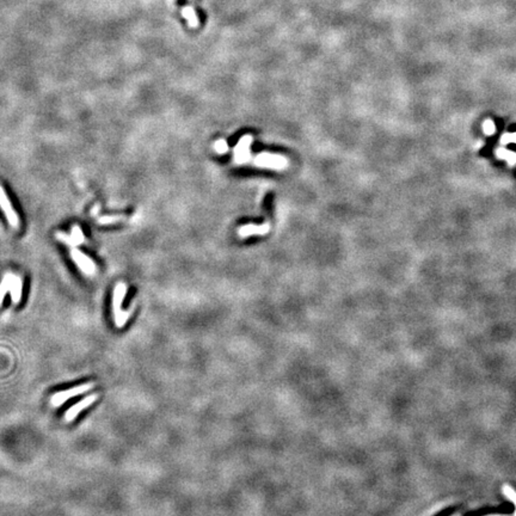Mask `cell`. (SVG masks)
<instances>
[{
	"label": "cell",
	"instance_id": "obj_1",
	"mask_svg": "<svg viewBox=\"0 0 516 516\" xmlns=\"http://www.w3.org/2000/svg\"><path fill=\"white\" fill-rule=\"evenodd\" d=\"M253 165L258 168L283 170L288 166V159L280 154H271L268 152H262L253 158Z\"/></svg>",
	"mask_w": 516,
	"mask_h": 516
},
{
	"label": "cell",
	"instance_id": "obj_2",
	"mask_svg": "<svg viewBox=\"0 0 516 516\" xmlns=\"http://www.w3.org/2000/svg\"><path fill=\"white\" fill-rule=\"evenodd\" d=\"M94 386L93 382H86L83 383V385L72 387V389L63 390V391L56 392L52 398H50V403L54 407H60L62 404H64L67 400L71 398H74V397L83 395V393L89 392L90 390H92Z\"/></svg>",
	"mask_w": 516,
	"mask_h": 516
},
{
	"label": "cell",
	"instance_id": "obj_3",
	"mask_svg": "<svg viewBox=\"0 0 516 516\" xmlns=\"http://www.w3.org/2000/svg\"><path fill=\"white\" fill-rule=\"evenodd\" d=\"M71 257H72L73 262L77 264L83 274L89 275V276H94L97 274L98 269L93 261L89 256H86V254L78 250L77 247H71Z\"/></svg>",
	"mask_w": 516,
	"mask_h": 516
},
{
	"label": "cell",
	"instance_id": "obj_4",
	"mask_svg": "<svg viewBox=\"0 0 516 516\" xmlns=\"http://www.w3.org/2000/svg\"><path fill=\"white\" fill-rule=\"evenodd\" d=\"M251 144H252V137L251 135H244V137L236 145L233 152L234 164L244 165L250 160L251 158Z\"/></svg>",
	"mask_w": 516,
	"mask_h": 516
},
{
	"label": "cell",
	"instance_id": "obj_5",
	"mask_svg": "<svg viewBox=\"0 0 516 516\" xmlns=\"http://www.w3.org/2000/svg\"><path fill=\"white\" fill-rule=\"evenodd\" d=\"M0 208L4 212L10 226L13 227V229H18L20 225L19 218L18 215H17L15 208L12 207V203L10 202L8 195H6L5 190L2 185H0Z\"/></svg>",
	"mask_w": 516,
	"mask_h": 516
},
{
	"label": "cell",
	"instance_id": "obj_6",
	"mask_svg": "<svg viewBox=\"0 0 516 516\" xmlns=\"http://www.w3.org/2000/svg\"><path fill=\"white\" fill-rule=\"evenodd\" d=\"M97 398H98V395L87 396V397H85L84 399H81L79 403L74 404V405L71 406L63 416L64 422H67V423L72 422V421L76 418V417L79 415L83 410L86 409V407H89L90 405H92V404L97 400Z\"/></svg>",
	"mask_w": 516,
	"mask_h": 516
},
{
	"label": "cell",
	"instance_id": "obj_7",
	"mask_svg": "<svg viewBox=\"0 0 516 516\" xmlns=\"http://www.w3.org/2000/svg\"><path fill=\"white\" fill-rule=\"evenodd\" d=\"M128 286L124 282H118L114 289L113 294V313L116 317L122 312V303H123L125 294H127Z\"/></svg>",
	"mask_w": 516,
	"mask_h": 516
},
{
	"label": "cell",
	"instance_id": "obj_8",
	"mask_svg": "<svg viewBox=\"0 0 516 516\" xmlns=\"http://www.w3.org/2000/svg\"><path fill=\"white\" fill-rule=\"evenodd\" d=\"M269 230H270L269 223H264V225H244L238 230V236L242 237V238L254 236V234L262 236V234L269 232Z\"/></svg>",
	"mask_w": 516,
	"mask_h": 516
},
{
	"label": "cell",
	"instance_id": "obj_9",
	"mask_svg": "<svg viewBox=\"0 0 516 516\" xmlns=\"http://www.w3.org/2000/svg\"><path fill=\"white\" fill-rule=\"evenodd\" d=\"M10 292H11V300L13 304H18L22 299V292H23V280L22 277L18 276V275L13 274L12 280H11V288H10Z\"/></svg>",
	"mask_w": 516,
	"mask_h": 516
},
{
	"label": "cell",
	"instance_id": "obj_10",
	"mask_svg": "<svg viewBox=\"0 0 516 516\" xmlns=\"http://www.w3.org/2000/svg\"><path fill=\"white\" fill-rule=\"evenodd\" d=\"M12 273H6L3 277V281L0 282V306L3 305V301L6 297V294L9 293L10 288H11V280H12Z\"/></svg>",
	"mask_w": 516,
	"mask_h": 516
},
{
	"label": "cell",
	"instance_id": "obj_11",
	"mask_svg": "<svg viewBox=\"0 0 516 516\" xmlns=\"http://www.w3.org/2000/svg\"><path fill=\"white\" fill-rule=\"evenodd\" d=\"M495 154H496L497 158L503 159V160H507L509 165H515L516 164V153L512 151H508L505 148H497L495 151Z\"/></svg>",
	"mask_w": 516,
	"mask_h": 516
},
{
	"label": "cell",
	"instance_id": "obj_12",
	"mask_svg": "<svg viewBox=\"0 0 516 516\" xmlns=\"http://www.w3.org/2000/svg\"><path fill=\"white\" fill-rule=\"evenodd\" d=\"M133 310H134V305L131 308H129L128 311H122L120 314L116 315V317H114L115 318V322H116V327L118 329H121V328L124 327L125 322L128 321L129 318H131L132 312H133Z\"/></svg>",
	"mask_w": 516,
	"mask_h": 516
},
{
	"label": "cell",
	"instance_id": "obj_13",
	"mask_svg": "<svg viewBox=\"0 0 516 516\" xmlns=\"http://www.w3.org/2000/svg\"><path fill=\"white\" fill-rule=\"evenodd\" d=\"M55 238L59 240V242L66 244V245H69L70 247H77L78 246V243L74 240V238L72 236H67L66 233L63 232H56L55 233Z\"/></svg>",
	"mask_w": 516,
	"mask_h": 516
},
{
	"label": "cell",
	"instance_id": "obj_14",
	"mask_svg": "<svg viewBox=\"0 0 516 516\" xmlns=\"http://www.w3.org/2000/svg\"><path fill=\"white\" fill-rule=\"evenodd\" d=\"M123 219H124V216H122V215H105V216H101V218H98L97 222L100 223V225H111V223L120 222Z\"/></svg>",
	"mask_w": 516,
	"mask_h": 516
},
{
	"label": "cell",
	"instance_id": "obj_15",
	"mask_svg": "<svg viewBox=\"0 0 516 516\" xmlns=\"http://www.w3.org/2000/svg\"><path fill=\"white\" fill-rule=\"evenodd\" d=\"M71 236H72L74 240H76V242L78 243V245H81V244L86 243V239H85L84 233H83V231H81L80 226L73 225L72 231H71Z\"/></svg>",
	"mask_w": 516,
	"mask_h": 516
},
{
	"label": "cell",
	"instance_id": "obj_16",
	"mask_svg": "<svg viewBox=\"0 0 516 516\" xmlns=\"http://www.w3.org/2000/svg\"><path fill=\"white\" fill-rule=\"evenodd\" d=\"M214 151L216 152L218 154H225L229 152V145H227V142L225 140H222V139H220V140H216L215 142H214Z\"/></svg>",
	"mask_w": 516,
	"mask_h": 516
},
{
	"label": "cell",
	"instance_id": "obj_17",
	"mask_svg": "<svg viewBox=\"0 0 516 516\" xmlns=\"http://www.w3.org/2000/svg\"><path fill=\"white\" fill-rule=\"evenodd\" d=\"M483 131L485 135H494L495 132H496V125H495L494 121L492 120H485L483 123Z\"/></svg>",
	"mask_w": 516,
	"mask_h": 516
},
{
	"label": "cell",
	"instance_id": "obj_18",
	"mask_svg": "<svg viewBox=\"0 0 516 516\" xmlns=\"http://www.w3.org/2000/svg\"><path fill=\"white\" fill-rule=\"evenodd\" d=\"M503 494L509 498V500L514 502V504L516 507V491L514 490V489H512L510 485H503ZM514 516H516V510H515Z\"/></svg>",
	"mask_w": 516,
	"mask_h": 516
},
{
	"label": "cell",
	"instance_id": "obj_19",
	"mask_svg": "<svg viewBox=\"0 0 516 516\" xmlns=\"http://www.w3.org/2000/svg\"><path fill=\"white\" fill-rule=\"evenodd\" d=\"M511 142L516 144V133H505V134L502 135L501 144L507 145V144H511Z\"/></svg>",
	"mask_w": 516,
	"mask_h": 516
},
{
	"label": "cell",
	"instance_id": "obj_20",
	"mask_svg": "<svg viewBox=\"0 0 516 516\" xmlns=\"http://www.w3.org/2000/svg\"><path fill=\"white\" fill-rule=\"evenodd\" d=\"M98 209H100V205L94 206V207H93V208H92V212H91V215H92V216H94V215H96V214L98 213Z\"/></svg>",
	"mask_w": 516,
	"mask_h": 516
},
{
	"label": "cell",
	"instance_id": "obj_21",
	"mask_svg": "<svg viewBox=\"0 0 516 516\" xmlns=\"http://www.w3.org/2000/svg\"><path fill=\"white\" fill-rule=\"evenodd\" d=\"M494 516H496V515H494Z\"/></svg>",
	"mask_w": 516,
	"mask_h": 516
}]
</instances>
